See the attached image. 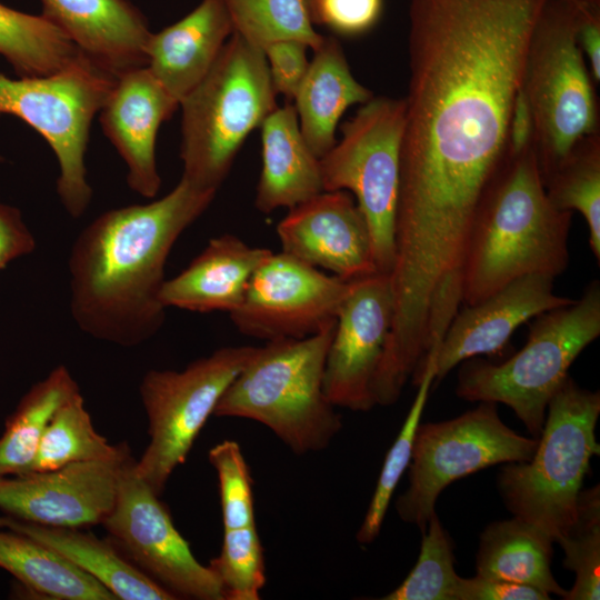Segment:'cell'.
Instances as JSON below:
<instances>
[{
  "label": "cell",
  "instance_id": "obj_1",
  "mask_svg": "<svg viewBox=\"0 0 600 600\" xmlns=\"http://www.w3.org/2000/svg\"><path fill=\"white\" fill-rule=\"evenodd\" d=\"M549 0H409V90L396 237L461 256L507 156L529 42Z\"/></svg>",
  "mask_w": 600,
  "mask_h": 600
},
{
  "label": "cell",
  "instance_id": "obj_2",
  "mask_svg": "<svg viewBox=\"0 0 600 600\" xmlns=\"http://www.w3.org/2000/svg\"><path fill=\"white\" fill-rule=\"evenodd\" d=\"M216 193L181 178L161 199L108 210L83 228L68 261L70 311L81 331L130 348L160 330L169 253Z\"/></svg>",
  "mask_w": 600,
  "mask_h": 600
},
{
  "label": "cell",
  "instance_id": "obj_3",
  "mask_svg": "<svg viewBox=\"0 0 600 600\" xmlns=\"http://www.w3.org/2000/svg\"><path fill=\"white\" fill-rule=\"evenodd\" d=\"M571 218L549 200L533 144L507 152L476 213L462 303L476 304L523 276H560L569 262Z\"/></svg>",
  "mask_w": 600,
  "mask_h": 600
},
{
  "label": "cell",
  "instance_id": "obj_4",
  "mask_svg": "<svg viewBox=\"0 0 600 600\" xmlns=\"http://www.w3.org/2000/svg\"><path fill=\"white\" fill-rule=\"evenodd\" d=\"M334 327L302 339L256 347L220 398L213 416L257 421L296 454L326 449L342 428L341 416L323 388Z\"/></svg>",
  "mask_w": 600,
  "mask_h": 600
},
{
  "label": "cell",
  "instance_id": "obj_5",
  "mask_svg": "<svg viewBox=\"0 0 600 600\" xmlns=\"http://www.w3.org/2000/svg\"><path fill=\"white\" fill-rule=\"evenodd\" d=\"M277 96L262 49L232 33L179 104L181 178L217 192L247 137L278 107Z\"/></svg>",
  "mask_w": 600,
  "mask_h": 600
},
{
  "label": "cell",
  "instance_id": "obj_6",
  "mask_svg": "<svg viewBox=\"0 0 600 600\" xmlns=\"http://www.w3.org/2000/svg\"><path fill=\"white\" fill-rule=\"evenodd\" d=\"M599 414L600 392L581 388L568 376L548 403L532 458L508 463L498 477L508 510L553 542L573 524L590 460L600 452Z\"/></svg>",
  "mask_w": 600,
  "mask_h": 600
},
{
  "label": "cell",
  "instance_id": "obj_7",
  "mask_svg": "<svg viewBox=\"0 0 600 600\" xmlns=\"http://www.w3.org/2000/svg\"><path fill=\"white\" fill-rule=\"evenodd\" d=\"M600 336V283L591 281L571 303L534 317L527 343L502 363L478 358L459 369L457 396L503 403L539 438L547 407L581 351Z\"/></svg>",
  "mask_w": 600,
  "mask_h": 600
},
{
  "label": "cell",
  "instance_id": "obj_8",
  "mask_svg": "<svg viewBox=\"0 0 600 600\" xmlns=\"http://www.w3.org/2000/svg\"><path fill=\"white\" fill-rule=\"evenodd\" d=\"M521 87L529 100L541 177L598 132L597 100L577 40V1L549 0L534 26Z\"/></svg>",
  "mask_w": 600,
  "mask_h": 600
},
{
  "label": "cell",
  "instance_id": "obj_9",
  "mask_svg": "<svg viewBox=\"0 0 600 600\" xmlns=\"http://www.w3.org/2000/svg\"><path fill=\"white\" fill-rule=\"evenodd\" d=\"M117 78L87 56L49 76L0 73V116L20 118L51 147L59 164L58 197L76 219L92 198L86 167L90 126Z\"/></svg>",
  "mask_w": 600,
  "mask_h": 600
},
{
  "label": "cell",
  "instance_id": "obj_10",
  "mask_svg": "<svg viewBox=\"0 0 600 600\" xmlns=\"http://www.w3.org/2000/svg\"><path fill=\"white\" fill-rule=\"evenodd\" d=\"M404 99L371 98L341 126V139L320 158L323 191L344 190L368 223L379 273L394 262Z\"/></svg>",
  "mask_w": 600,
  "mask_h": 600
},
{
  "label": "cell",
  "instance_id": "obj_11",
  "mask_svg": "<svg viewBox=\"0 0 600 600\" xmlns=\"http://www.w3.org/2000/svg\"><path fill=\"white\" fill-rule=\"evenodd\" d=\"M256 347H223L183 370H150L139 391L148 419L149 442L134 468L157 493L164 491L198 434Z\"/></svg>",
  "mask_w": 600,
  "mask_h": 600
},
{
  "label": "cell",
  "instance_id": "obj_12",
  "mask_svg": "<svg viewBox=\"0 0 600 600\" xmlns=\"http://www.w3.org/2000/svg\"><path fill=\"white\" fill-rule=\"evenodd\" d=\"M537 444L538 438L504 424L493 402H480L450 420L419 423L409 486L396 501L398 516L423 533L439 494L451 482L498 463L529 461Z\"/></svg>",
  "mask_w": 600,
  "mask_h": 600
},
{
  "label": "cell",
  "instance_id": "obj_13",
  "mask_svg": "<svg viewBox=\"0 0 600 600\" xmlns=\"http://www.w3.org/2000/svg\"><path fill=\"white\" fill-rule=\"evenodd\" d=\"M134 462L129 454L121 466L114 504L101 523L108 539L176 599L223 600L217 576L193 556L160 496L137 473Z\"/></svg>",
  "mask_w": 600,
  "mask_h": 600
},
{
  "label": "cell",
  "instance_id": "obj_14",
  "mask_svg": "<svg viewBox=\"0 0 600 600\" xmlns=\"http://www.w3.org/2000/svg\"><path fill=\"white\" fill-rule=\"evenodd\" d=\"M350 284L282 251H271L230 319L241 333L267 342L302 339L336 323Z\"/></svg>",
  "mask_w": 600,
  "mask_h": 600
},
{
  "label": "cell",
  "instance_id": "obj_15",
  "mask_svg": "<svg viewBox=\"0 0 600 600\" xmlns=\"http://www.w3.org/2000/svg\"><path fill=\"white\" fill-rule=\"evenodd\" d=\"M393 319L390 276L351 280L337 316L323 374L326 396L334 407L369 411L372 384Z\"/></svg>",
  "mask_w": 600,
  "mask_h": 600
},
{
  "label": "cell",
  "instance_id": "obj_16",
  "mask_svg": "<svg viewBox=\"0 0 600 600\" xmlns=\"http://www.w3.org/2000/svg\"><path fill=\"white\" fill-rule=\"evenodd\" d=\"M131 454L71 463L59 469L0 478L2 513L52 527L101 524L111 511L121 466Z\"/></svg>",
  "mask_w": 600,
  "mask_h": 600
},
{
  "label": "cell",
  "instance_id": "obj_17",
  "mask_svg": "<svg viewBox=\"0 0 600 600\" xmlns=\"http://www.w3.org/2000/svg\"><path fill=\"white\" fill-rule=\"evenodd\" d=\"M282 252L351 281L378 273L364 216L344 190L322 191L277 226Z\"/></svg>",
  "mask_w": 600,
  "mask_h": 600
},
{
  "label": "cell",
  "instance_id": "obj_18",
  "mask_svg": "<svg viewBox=\"0 0 600 600\" xmlns=\"http://www.w3.org/2000/svg\"><path fill=\"white\" fill-rule=\"evenodd\" d=\"M553 280L544 274L523 276L476 304L460 307L439 348L426 357L433 362L434 381L464 360L499 351L528 320L571 303L572 299L554 293Z\"/></svg>",
  "mask_w": 600,
  "mask_h": 600
},
{
  "label": "cell",
  "instance_id": "obj_19",
  "mask_svg": "<svg viewBox=\"0 0 600 600\" xmlns=\"http://www.w3.org/2000/svg\"><path fill=\"white\" fill-rule=\"evenodd\" d=\"M178 108L149 69L141 67L117 78L99 111L103 133L126 162L129 188L143 198H154L160 189L157 134Z\"/></svg>",
  "mask_w": 600,
  "mask_h": 600
},
{
  "label": "cell",
  "instance_id": "obj_20",
  "mask_svg": "<svg viewBox=\"0 0 600 600\" xmlns=\"http://www.w3.org/2000/svg\"><path fill=\"white\" fill-rule=\"evenodd\" d=\"M43 12L98 66L116 77L147 66L151 30L130 0H41Z\"/></svg>",
  "mask_w": 600,
  "mask_h": 600
},
{
  "label": "cell",
  "instance_id": "obj_21",
  "mask_svg": "<svg viewBox=\"0 0 600 600\" xmlns=\"http://www.w3.org/2000/svg\"><path fill=\"white\" fill-rule=\"evenodd\" d=\"M232 33L223 0H201L182 19L151 33L146 67L180 104L209 72Z\"/></svg>",
  "mask_w": 600,
  "mask_h": 600
},
{
  "label": "cell",
  "instance_id": "obj_22",
  "mask_svg": "<svg viewBox=\"0 0 600 600\" xmlns=\"http://www.w3.org/2000/svg\"><path fill=\"white\" fill-rule=\"evenodd\" d=\"M270 253L271 250L250 246L233 234L214 237L186 269L164 281L160 301L164 308L231 313L243 300L252 274Z\"/></svg>",
  "mask_w": 600,
  "mask_h": 600
},
{
  "label": "cell",
  "instance_id": "obj_23",
  "mask_svg": "<svg viewBox=\"0 0 600 600\" xmlns=\"http://www.w3.org/2000/svg\"><path fill=\"white\" fill-rule=\"evenodd\" d=\"M260 129L262 168L256 208L262 213L291 209L322 192L320 159L302 136L294 106L277 107Z\"/></svg>",
  "mask_w": 600,
  "mask_h": 600
},
{
  "label": "cell",
  "instance_id": "obj_24",
  "mask_svg": "<svg viewBox=\"0 0 600 600\" xmlns=\"http://www.w3.org/2000/svg\"><path fill=\"white\" fill-rule=\"evenodd\" d=\"M0 528L23 533L103 584L116 599L172 600L169 591L133 566L108 539L81 528L52 527L0 514Z\"/></svg>",
  "mask_w": 600,
  "mask_h": 600
},
{
  "label": "cell",
  "instance_id": "obj_25",
  "mask_svg": "<svg viewBox=\"0 0 600 600\" xmlns=\"http://www.w3.org/2000/svg\"><path fill=\"white\" fill-rule=\"evenodd\" d=\"M371 98L372 92L351 73L340 43L326 38L314 50L293 98L302 136L319 159L336 144V129L343 112Z\"/></svg>",
  "mask_w": 600,
  "mask_h": 600
},
{
  "label": "cell",
  "instance_id": "obj_26",
  "mask_svg": "<svg viewBox=\"0 0 600 600\" xmlns=\"http://www.w3.org/2000/svg\"><path fill=\"white\" fill-rule=\"evenodd\" d=\"M552 543L549 536L518 517L490 523L480 536L477 574L564 598L567 590L551 571Z\"/></svg>",
  "mask_w": 600,
  "mask_h": 600
},
{
  "label": "cell",
  "instance_id": "obj_27",
  "mask_svg": "<svg viewBox=\"0 0 600 600\" xmlns=\"http://www.w3.org/2000/svg\"><path fill=\"white\" fill-rule=\"evenodd\" d=\"M0 569L29 594L60 600H117L98 580L37 540L0 528Z\"/></svg>",
  "mask_w": 600,
  "mask_h": 600
},
{
  "label": "cell",
  "instance_id": "obj_28",
  "mask_svg": "<svg viewBox=\"0 0 600 600\" xmlns=\"http://www.w3.org/2000/svg\"><path fill=\"white\" fill-rule=\"evenodd\" d=\"M78 391L77 381L61 364L23 394L0 436V478L27 472L51 417Z\"/></svg>",
  "mask_w": 600,
  "mask_h": 600
},
{
  "label": "cell",
  "instance_id": "obj_29",
  "mask_svg": "<svg viewBox=\"0 0 600 600\" xmlns=\"http://www.w3.org/2000/svg\"><path fill=\"white\" fill-rule=\"evenodd\" d=\"M0 54L19 77L56 73L86 56L43 14H30L0 3Z\"/></svg>",
  "mask_w": 600,
  "mask_h": 600
},
{
  "label": "cell",
  "instance_id": "obj_30",
  "mask_svg": "<svg viewBox=\"0 0 600 600\" xmlns=\"http://www.w3.org/2000/svg\"><path fill=\"white\" fill-rule=\"evenodd\" d=\"M127 449V443L111 444L94 429L84 399L78 391L51 417L27 472L49 471L77 462L111 459Z\"/></svg>",
  "mask_w": 600,
  "mask_h": 600
},
{
  "label": "cell",
  "instance_id": "obj_31",
  "mask_svg": "<svg viewBox=\"0 0 600 600\" xmlns=\"http://www.w3.org/2000/svg\"><path fill=\"white\" fill-rule=\"evenodd\" d=\"M547 196L560 210L579 211L589 229L590 249L600 261V138L581 139L567 157L542 178Z\"/></svg>",
  "mask_w": 600,
  "mask_h": 600
},
{
  "label": "cell",
  "instance_id": "obj_32",
  "mask_svg": "<svg viewBox=\"0 0 600 600\" xmlns=\"http://www.w3.org/2000/svg\"><path fill=\"white\" fill-rule=\"evenodd\" d=\"M233 33L263 49L283 39L306 43L313 51L326 37L314 29L306 0H223Z\"/></svg>",
  "mask_w": 600,
  "mask_h": 600
},
{
  "label": "cell",
  "instance_id": "obj_33",
  "mask_svg": "<svg viewBox=\"0 0 600 600\" xmlns=\"http://www.w3.org/2000/svg\"><path fill=\"white\" fill-rule=\"evenodd\" d=\"M412 382L418 386V392L400 432L387 452L376 490L364 519L357 532V541L361 544L373 542L380 533L393 492L403 472L410 464L416 431L420 423L430 388L434 382V367L430 359L423 362L412 379Z\"/></svg>",
  "mask_w": 600,
  "mask_h": 600
},
{
  "label": "cell",
  "instance_id": "obj_34",
  "mask_svg": "<svg viewBox=\"0 0 600 600\" xmlns=\"http://www.w3.org/2000/svg\"><path fill=\"white\" fill-rule=\"evenodd\" d=\"M558 542L564 551V567L576 581L566 600H598L600 597V490H581L577 517Z\"/></svg>",
  "mask_w": 600,
  "mask_h": 600
},
{
  "label": "cell",
  "instance_id": "obj_35",
  "mask_svg": "<svg viewBox=\"0 0 600 600\" xmlns=\"http://www.w3.org/2000/svg\"><path fill=\"white\" fill-rule=\"evenodd\" d=\"M459 576L453 544L434 513L422 533L419 558L400 586L383 600H457Z\"/></svg>",
  "mask_w": 600,
  "mask_h": 600
},
{
  "label": "cell",
  "instance_id": "obj_36",
  "mask_svg": "<svg viewBox=\"0 0 600 600\" xmlns=\"http://www.w3.org/2000/svg\"><path fill=\"white\" fill-rule=\"evenodd\" d=\"M209 567L223 600H258L266 584V563L256 524L224 530L221 551Z\"/></svg>",
  "mask_w": 600,
  "mask_h": 600
},
{
  "label": "cell",
  "instance_id": "obj_37",
  "mask_svg": "<svg viewBox=\"0 0 600 600\" xmlns=\"http://www.w3.org/2000/svg\"><path fill=\"white\" fill-rule=\"evenodd\" d=\"M208 457L218 477L223 529L254 526L252 481L239 443L223 440Z\"/></svg>",
  "mask_w": 600,
  "mask_h": 600
},
{
  "label": "cell",
  "instance_id": "obj_38",
  "mask_svg": "<svg viewBox=\"0 0 600 600\" xmlns=\"http://www.w3.org/2000/svg\"><path fill=\"white\" fill-rule=\"evenodd\" d=\"M308 48L301 41L283 39L273 41L262 49L277 94L293 100L309 67Z\"/></svg>",
  "mask_w": 600,
  "mask_h": 600
},
{
  "label": "cell",
  "instance_id": "obj_39",
  "mask_svg": "<svg viewBox=\"0 0 600 600\" xmlns=\"http://www.w3.org/2000/svg\"><path fill=\"white\" fill-rule=\"evenodd\" d=\"M382 7L383 0H320L313 23L341 34H361L378 22Z\"/></svg>",
  "mask_w": 600,
  "mask_h": 600
},
{
  "label": "cell",
  "instance_id": "obj_40",
  "mask_svg": "<svg viewBox=\"0 0 600 600\" xmlns=\"http://www.w3.org/2000/svg\"><path fill=\"white\" fill-rule=\"evenodd\" d=\"M550 594L532 586L476 576L459 578L457 600H549Z\"/></svg>",
  "mask_w": 600,
  "mask_h": 600
},
{
  "label": "cell",
  "instance_id": "obj_41",
  "mask_svg": "<svg viewBox=\"0 0 600 600\" xmlns=\"http://www.w3.org/2000/svg\"><path fill=\"white\" fill-rule=\"evenodd\" d=\"M34 249L36 239L23 221L21 211L0 202V270Z\"/></svg>",
  "mask_w": 600,
  "mask_h": 600
},
{
  "label": "cell",
  "instance_id": "obj_42",
  "mask_svg": "<svg viewBox=\"0 0 600 600\" xmlns=\"http://www.w3.org/2000/svg\"><path fill=\"white\" fill-rule=\"evenodd\" d=\"M577 1V40L594 81L600 79V3Z\"/></svg>",
  "mask_w": 600,
  "mask_h": 600
},
{
  "label": "cell",
  "instance_id": "obj_43",
  "mask_svg": "<svg viewBox=\"0 0 600 600\" xmlns=\"http://www.w3.org/2000/svg\"><path fill=\"white\" fill-rule=\"evenodd\" d=\"M534 123L529 100L522 89L519 88L509 119L507 134V152L517 154L533 144Z\"/></svg>",
  "mask_w": 600,
  "mask_h": 600
},
{
  "label": "cell",
  "instance_id": "obj_44",
  "mask_svg": "<svg viewBox=\"0 0 600 600\" xmlns=\"http://www.w3.org/2000/svg\"><path fill=\"white\" fill-rule=\"evenodd\" d=\"M307 1V4L309 7V11H310V14H311V18H312V21H313V18H314V14H316V11H317V8H318V4L320 2V0H306Z\"/></svg>",
  "mask_w": 600,
  "mask_h": 600
},
{
  "label": "cell",
  "instance_id": "obj_45",
  "mask_svg": "<svg viewBox=\"0 0 600 600\" xmlns=\"http://www.w3.org/2000/svg\"><path fill=\"white\" fill-rule=\"evenodd\" d=\"M584 2H591V3H600V0H579Z\"/></svg>",
  "mask_w": 600,
  "mask_h": 600
},
{
  "label": "cell",
  "instance_id": "obj_46",
  "mask_svg": "<svg viewBox=\"0 0 600 600\" xmlns=\"http://www.w3.org/2000/svg\"><path fill=\"white\" fill-rule=\"evenodd\" d=\"M0 160H2V158L0 157Z\"/></svg>",
  "mask_w": 600,
  "mask_h": 600
}]
</instances>
